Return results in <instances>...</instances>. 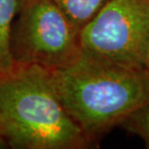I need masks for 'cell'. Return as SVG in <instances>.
<instances>
[{
	"instance_id": "8",
	"label": "cell",
	"mask_w": 149,
	"mask_h": 149,
	"mask_svg": "<svg viewBox=\"0 0 149 149\" xmlns=\"http://www.w3.org/2000/svg\"><path fill=\"white\" fill-rule=\"evenodd\" d=\"M144 65L145 67L149 70V42H148V46L146 49V52H145V56H144Z\"/></svg>"
},
{
	"instance_id": "2",
	"label": "cell",
	"mask_w": 149,
	"mask_h": 149,
	"mask_svg": "<svg viewBox=\"0 0 149 149\" xmlns=\"http://www.w3.org/2000/svg\"><path fill=\"white\" fill-rule=\"evenodd\" d=\"M64 109L97 147L131 113L149 103V70L81 56L52 71Z\"/></svg>"
},
{
	"instance_id": "7",
	"label": "cell",
	"mask_w": 149,
	"mask_h": 149,
	"mask_svg": "<svg viewBox=\"0 0 149 149\" xmlns=\"http://www.w3.org/2000/svg\"><path fill=\"white\" fill-rule=\"evenodd\" d=\"M119 127L141 138L149 149V103L127 116Z\"/></svg>"
},
{
	"instance_id": "3",
	"label": "cell",
	"mask_w": 149,
	"mask_h": 149,
	"mask_svg": "<svg viewBox=\"0 0 149 149\" xmlns=\"http://www.w3.org/2000/svg\"><path fill=\"white\" fill-rule=\"evenodd\" d=\"M15 64L63 69L80 57L79 31L53 0H22L11 34Z\"/></svg>"
},
{
	"instance_id": "4",
	"label": "cell",
	"mask_w": 149,
	"mask_h": 149,
	"mask_svg": "<svg viewBox=\"0 0 149 149\" xmlns=\"http://www.w3.org/2000/svg\"><path fill=\"white\" fill-rule=\"evenodd\" d=\"M81 56L130 66L144 65L149 0H111L79 33Z\"/></svg>"
},
{
	"instance_id": "1",
	"label": "cell",
	"mask_w": 149,
	"mask_h": 149,
	"mask_svg": "<svg viewBox=\"0 0 149 149\" xmlns=\"http://www.w3.org/2000/svg\"><path fill=\"white\" fill-rule=\"evenodd\" d=\"M0 145L12 149L95 147L64 109L52 70L15 64L0 73Z\"/></svg>"
},
{
	"instance_id": "6",
	"label": "cell",
	"mask_w": 149,
	"mask_h": 149,
	"mask_svg": "<svg viewBox=\"0 0 149 149\" xmlns=\"http://www.w3.org/2000/svg\"><path fill=\"white\" fill-rule=\"evenodd\" d=\"M111 0H53L77 31H81Z\"/></svg>"
},
{
	"instance_id": "5",
	"label": "cell",
	"mask_w": 149,
	"mask_h": 149,
	"mask_svg": "<svg viewBox=\"0 0 149 149\" xmlns=\"http://www.w3.org/2000/svg\"><path fill=\"white\" fill-rule=\"evenodd\" d=\"M22 0H0V73L15 65L11 52V34Z\"/></svg>"
}]
</instances>
